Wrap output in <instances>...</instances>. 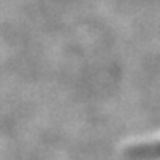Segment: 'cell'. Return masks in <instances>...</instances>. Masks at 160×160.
I'll return each mask as SVG.
<instances>
[{
	"instance_id": "obj_1",
	"label": "cell",
	"mask_w": 160,
	"mask_h": 160,
	"mask_svg": "<svg viewBox=\"0 0 160 160\" xmlns=\"http://www.w3.org/2000/svg\"><path fill=\"white\" fill-rule=\"evenodd\" d=\"M131 155H134V157H137V158L160 157V142L141 145V147H137V149H132V150H131Z\"/></svg>"
}]
</instances>
